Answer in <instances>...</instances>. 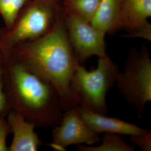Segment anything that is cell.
<instances>
[{"instance_id":"obj_1","label":"cell","mask_w":151,"mask_h":151,"mask_svg":"<svg viewBox=\"0 0 151 151\" xmlns=\"http://www.w3.org/2000/svg\"><path fill=\"white\" fill-rule=\"evenodd\" d=\"M65 16L43 37L18 44L9 52L27 69L54 87L64 111L78 106L72 83L80 65L68 38Z\"/></svg>"},{"instance_id":"obj_2","label":"cell","mask_w":151,"mask_h":151,"mask_svg":"<svg viewBox=\"0 0 151 151\" xmlns=\"http://www.w3.org/2000/svg\"><path fill=\"white\" fill-rule=\"evenodd\" d=\"M2 56V85L10 110L37 127H54L60 124L64 111L54 87L10 53Z\"/></svg>"},{"instance_id":"obj_3","label":"cell","mask_w":151,"mask_h":151,"mask_svg":"<svg viewBox=\"0 0 151 151\" xmlns=\"http://www.w3.org/2000/svg\"><path fill=\"white\" fill-rule=\"evenodd\" d=\"M61 0H30L12 25L0 27V50L9 53L18 44L43 37L65 15Z\"/></svg>"},{"instance_id":"obj_4","label":"cell","mask_w":151,"mask_h":151,"mask_svg":"<svg viewBox=\"0 0 151 151\" xmlns=\"http://www.w3.org/2000/svg\"><path fill=\"white\" fill-rule=\"evenodd\" d=\"M120 70L108 54L99 57L96 69L87 70L78 65L73 80L72 89L78 106L108 115L106 97L116 84Z\"/></svg>"},{"instance_id":"obj_5","label":"cell","mask_w":151,"mask_h":151,"mask_svg":"<svg viewBox=\"0 0 151 151\" xmlns=\"http://www.w3.org/2000/svg\"><path fill=\"white\" fill-rule=\"evenodd\" d=\"M116 84L140 118L146 104L151 101V58L146 46L139 50H130L124 70L120 72Z\"/></svg>"},{"instance_id":"obj_6","label":"cell","mask_w":151,"mask_h":151,"mask_svg":"<svg viewBox=\"0 0 151 151\" xmlns=\"http://www.w3.org/2000/svg\"><path fill=\"white\" fill-rule=\"evenodd\" d=\"M65 24L68 38L76 58L83 65L92 56L105 55L106 33L87 22L71 14H65Z\"/></svg>"},{"instance_id":"obj_7","label":"cell","mask_w":151,"mask_h":151,"mask_svg":"<svg viewBox=\"0 0 151 151\" xmlns=\"http://www.w3.org/2000/svg\"><path fill=\"white\" fill-rule=\"evenodd\" d=\"M52 142L49 146L55 151H65L72 145L92 146L101 139L81 118L79 108L65 111L60 124L53 127Z\"/></svg>"},{"instance_id":"obj_8","label":"cell","mask_w":151,"mask_h":151,"mask_svg":"<svg viewBox=\"0 0 151 151\" xmlns=\"http://www.w3.org/2000/svg\"><path fill=\"white\" fill-rule=\"evenodd\" d=\"M120 22L127 38H141L151 42V0H120Z\"/></svg>"},{"instance_id":"obj_9","label":"cell","mask_w":151,"mask_h":151,"mask_svg":"<svg viewBox=\"0 0 151 151\" xmlns=\"http://www.w3.org/2000/svg\"><path fill=\"white\" fill-rule=\"evenodd\" d=\"M81 118L87 125L97 134L115 133L119 135H140L148 130L123 120L109 117L78 106Z\"/></svg>"},{"instance_id":"obj_10","label":"cell","mask_w":151,"mask_h":151,"mask_svg":"<svg viewBox=\"0 0 151 151\" xmlns=\"http://www.w3.org/2000/svg\"><path fill=\"white\" fill-rule=\"evenodd\" d=\"M7 115L13 135L9 151H38L42 142L35 132V124L12 110H10Z\"/></svg>"},{"instance_id":"obj_11","label":"cell","mask_w":151,"mask_h":151,"mask_svg":"<svg viewBox=\"0 0 151 151\" xmlns=\"http://www.w3.org/2000/svg\"><path fill=\"white\" fill-rule=\"evenodd\" d=\"M120 13V0H101L90 22L106 34H113L122 29Z\"/></svg>"},{"instance_id":"obj_12","label":"cell","mask_w":151,"mask_h":151,"mask_svg":"<svg viewBox=\"0 0 151 151\" xmlns=\"http://www.w3.org/2000/svg\"><path fill=\"white\" fill-rule=\"evenodd\" d=\"M65 14H71L91 22L101 0H61Z\"/></svg>"},{"instance_id":"obj_13","label":"cell","mask_w":151,"mask_h":151,"mask_svg":"<svg viewBox=\"0 0 151 151\" xmlns=\"http://www.w3.org/2000/svg\"><path fill=\"white\" fill-rule=\"evenodd\" d=\"M101 144L99 146L79 145L80 151H134L135 147L127 144L121 136L115 133H104Z\"/></svg>"},{"instance_id":"obj_14","label":"cell","mask_w":151,"mask_h":151,"mask_svg":"<svg viewBox=\"0 0 151 151\" xmlns=\"http://www.w3.org/2000/svg\"><path fill=\"white\" fill-rule=\"evenodd\" d=\"M29 1L0 0V16L5 27H11L19 12Z\"/></svg>"},{"instance_id":"obj_15","label":"cell","mask_w":151,"mask_h":151,"mask_svg":"<svg viewBox=\"0 0 151 151\" xmlns=\"http://www.w3.org/2000/svg\"><path fill=\"white\" fill-rule=\"evenodd\" d=\"M6 116L0 114V151H9L7 138L11 134V128Z\"/></svg>"},{"instance_id":"obj_16","label":"cell","mask_w":151,"mask_h":151,"mask_svg":"<svg viewBox=\"0 0 151 151\" xmlns=\"http://www.w3.org/2000/svg\"><path fill=\"white\" fill-rule=\"evenodd\" d=\"M133 146H138L142 151H151V133L148 130L140 135L130 136Z\"/></svg>"},{"instance_id":"obj_17","label":"cell","mask_w":151,"mask_h":151,"mask_svg":"<svg viewBox=\"0 0 151 151\" xmlns=\"http://www.w3.org/2000/svg\"><path fill=\"white\" fill-rule=\"evenodd\" d=\"M3 56L0 50V114L7 115L10 110L4 92L2 85Z\"/></svg>"}]
</instances>
